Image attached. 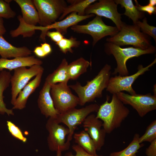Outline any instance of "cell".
Returning <instances> with one entry per match:
<instances>
[{"label":"cell","mask_w":156,"mask_h":156,"mask_svg":"<svg viewBox=\"0 0 156 156\" xmlns=\"http://www.w3.org/2000/svg\"><path fill=\"white\" fill-rule=\"evenodd\" d=\"M105 101L99 106L97 118L103 121L102 127L106 133H110L120 127L130 113L127 107L119 99L116 94H112V99Z\"/></svg>","instance_id":"1"},{"label":"cell","mask_w":156,"mask_h":156,"mask_svg":"<svg viewBox=\"0 0 156 156\" xmlns=\"http://www.w3.org/2000/svg\"><path fill=\"white\" fill-rule=\"evenodd\" d=\"M111 66L106 64L92 79L82 86L79 82L69 86L77 93L79 105H84L86 103L93 101L96 98L102 96L103 90L107 88L111 75Z\"/></svg>","instance_id":"2"},{"label":"cell","mask_w":156,"mask_h":156,"mask_svg":"<svg viewBox=\"0 0 156 156\" xmlns=\"http://www.w3.org/2000/svg\"><path fill=\"white\" fill-rule=\"evenodd\" d=\"M151 39L150 36L141 31L137 25H129L124 23L118 32L107 38L106 41L120 47L131 45L135 48L146 50L153 46Z\"/></svg>","instance_id":"3"},{"label":"cell","mask_w":156,"mask_h":156,"mask_svg":"<svg viewBox=\"0 0 156 156\" xmlns=\"http://www.w3.org/2000/svg\"><path fill=\"white\" fill-rule=\"evenodd\" d=\"M156 47L153 46L148 49L143 50L131 47L122 48L112 43L107 42L104 44V51L108 55H113L116 62L117 66L112 75L118 73L121 76L128 75L129 71L126 65L127 60L130 58L138 57L141 55L154 53Z\"/></svg>","instance_id":"4"},{"label":"cell","mask_w":156,"mask_h":156,"mask_svg":"<svg viewBox=\"0 0 156 156\" xmlns=\"http://www.w3.org/2000/svg\"><path fill=\"white\" fill-rule=\"evenodd\" d=\"M38 13L41 26L45 27L56 21L67 6L64 0H34Z\"/></svg>","instance_id":"5"},{"label":"cell","mask_w":156,"mask_h":156,"mask_svg":"<svg viewBox=\"0 0 156 156\" xmlns=\"http://www.w3.org/2000/svg\"><path fill=\"white\" fill-rule=\"evenodd\" d=\"M70 29L77 33L90 35L93 39V47L103 38L108 36H113L119 31L116 27L106 25L103 21L102 17L98 16L87 24H77L71 27Z\"/></svg>","instance_id":"6"},{"label":"cell","mask_w":156,"mask_h":156,"mask_svg":"<svg viewBox=\"0 0 156 156\" xmlns=\"http://www.w3.org/2000/svg\"><path fill=\"white\" fill-rule=\"evenodd\" d=\"M46 128L49 133L47 142L49 149L56 151V156H61L62 152L68 150L70 146V142L66 141L65 138L69 133V129L51 118L48 120Z\"/></svg>","instance_id":"7"},{"label":"cell","mask_w":156,"mask_h":156,"mask_svg":"<svg viewBox=\"0 0 156 156\" xmlns=\"http://www.w3.org/2000/svg\"><path fill=\"white\" fill-rule=\"evenodd\" d=\"M100 106L95 103L86 106L81 109L74 108L59 114L56 119L59 123L66 125L69 130L67 141L70 142L74 132L77 127L82 123L86 117L93 112H97Z\"/></svg>","instance_id":"8"},{"label":"cell","mask_w":156,"mask_h":156,"mask_svg":"<svg viewBox=\"0 0 156 156\" xmlns=\"http://www.w3.org/2000/svg\"><path fill=\"white\" fill-rule=\"evenodd\" d=\"M68 82L51 85L50 94L54 107L59 114L75 107L79 103L78 96L72 92Z\"/></svg>","instance_id":"9"},{"label":"cell","mask_w":156,"mask_h":156,"mask_svg":"<svg viewBox=\"0 0 156 156\" xmlns=\"http://www.w3.org/2000/svg\"><path fill=\"white\" fill-rule=\"evenodd\" d=\"M116 94L124 104L131 105L141 117L156 109V96L151 93L132 95L120 92Z\"/></svg>","instance_id":"10"},{"label":"cell","mask_w":156,"mask_h":156,"mask_svg":"<svg viewBox=\"0 0 156 156\" xmlns=\"http://www.w3.org/2000/svg\"><path fill=\"white\" fill-rule=\"evenodd\" d=\"M156 62V59L145 67L139 65L138 67V71L134 74L128 76H121L116 75L110 77L106 90L112 94L125 91L130 94L134 95L136 94L132 87V85L135 80L140 75L150 70L149 68Z\"/></svg>","instance_id":"11"},{"label":"cell","mask_w":156,"mask_h":156,"mask_svg":"<svg viewBox=\"0 0 156 156\" xmlns=\"http://www.w3.org/2000/svg\"><path fill=\"white\" fill-rule=\"evenodd\" d=\"M40 65H34L27 68L23 66L14 70V73L10 79L11 86V103L13 105L19 93L33 77L44 71Z\"/></svg>","instance_id":"12"},{"label":"cell","mask_w":156,"mask_h":156,"mask_svg":"<svg viewBox=\"0 0 156 156\" xmlns=\"http://www.w3.org/2000/svg\"><path fill=\"white\" fill-rule=\"evenodd\" d=\"M95 15L91 14L83 16L78 15L76 13L73 12L70 14L64 19L59 21H56L53 24L46 26H36L27 25V30L30 33L35 32L36 30H40L41 31L40 38L44 42H46V34L49 30L55 29L56 31L61 33L63 35L67 33V29L77 24L80 22L94 16Z\"/></svg>","instance_id":"13"},{"label":"cell","mask_w":156,"mask_h":156,"mask_svg":"<svg viewBox=\"0 0 156 156\" xmlns=\"http://www.w3.org/2000/svg\"><path fill=\"white\" fill-rule=\"evenodd\" d=\"M85 13L86 15L93 14L111 19L119 31L124 23L121 21V14L118 11L117 5L113 0H99L90 5Z\"/></svg>","instance_id":"14"},{"label":"cell","mask_w":156,"mask_h":156,"mask_svg":"<svg viewBox=\"0 0 156 156\" xmlns=\"http://www.w3.org/2000/svg\"><path fill=\"white\" fill-rule=\"evenodd\" d=\"M85 131L94 141L96 151L100 150L105 142L106 133L102 127L103 122L94 114L89 115L83 122Z\"/></svg>","instance_id":"15"},{"label":"cell","mask_w":156,"mask_h":156,"mask_svg":"<svg viewBox=\"0 0 156 156\" xmlns=\"http://www.w3.org/2000/svg\"><path fill=\"white\" fill-rule=\"evenodd\" d=\"M51 86L45 82L40 92L37 100L38 107L41 113L46 118L56 119L59 114L55 109L50 94Z\"/></svg>","instance_id":"16"},{"label":"cell","mask_w":156,"mask_h":156,"mask_svg":"<svg viewBox=\"0 0 156 156\" xmlns=\"http://www.w3.org/2000/svg\"><path fill=\"white\" fill-rule=\"evenodd\" d=\"M43 72L39 73L20 92L13 105V110H22L26 107L29 97L40 85Z\"/></svg>","instance_id":"17"},{"label":"cell","mask_w":156,"mask_h":156,"mask_svg":"<svg viewBox=\"0 0 156 156\" xmlns=\"http://www.w3.org/2000/svg\"><path fill=\"white\" fill-rule=\"evenodd\" d=\"M42 61L34 56L19 57L12 59L0 58V72L4 69L11 71L21 67H31L34 65H41Z\"/></svg>","instance_id":"18"},{"label":"cell","mask_w":156,"mask_h":156,"mask_svg":"<svg viewBox=\"0 0 156 156\" xmlns=\"http://www.w3.org/2000/svg\"><path fill=\"white\" fill-rule=\"evenodd\" d=\"M32 51L27 47H16L7 42L0 35V55L4 58L25 57L29 56Z\"/></svg>","instance_id":"19"},{"label":"cell","mask_w":156,"mask_h":156,"mask_svg":"<svg viewBox=\"0 0 156 156\" xmlns=\"http://www.w3.org/2000/svg\"><path fill=\"white\" fill-rule=\"evenodd\" d=\"M20 7L24 22L29 25L36 26L39 23V18L38 11L33 0H15Z\"/></svg>","instance_id":"20"},{"label":"cell","mask_w":156,"mask_h":156,"mask_svg":"<svg viewBox=\"0 0 156 156\" xmlns=\"http://www.w3.org/2000/svg\"><path fill=\"white\" fill-rule=\"evenodd\" d=\"M68 63L64 58L57 68L45 79V82L50 85L64 82H68L70 79L68 71Z\"/></svg>","instance_id":"21"},{"label":"cell","mask_w":156,"mask_h":156,"mask_svg":"<svg viewBox=\"0 0 156 156\" xmlns=\"http://www.w3.org/2000/svg\"><path fill=\"white\" fill-rule=\"evenodd\" d=\"M12 75L10 71L3 70L0 72V115L7 114L8 116L14 115L13 110L8 109L4 101V91L10 83Z\"/></svg>","instance_id":"22"},{"label":"cell","mask_w":156,"mask_h":156,"mask_svg":"<svg viewBox=\"0 0 156 156\" xmlns=\"http://www.w3.org/2000/svg\"><path fill=\"white\" fill-rule=\"evenodd\" d=\"M67 2L70 4L64 9L63 12L59 19L62 20L68 14L73 12L76 13L78 15L83 16L86 15L85 11L86 8L90 4L96 1V0H70Z\"/></svg>","instance_id":"23"},{"label":"cell","mask_w":156,"mask_h":156,"mask_svg":"<svg viewBox=\"0 0 156 156\" xmlns=\"http://www.w3.org/2000/svg\"><path fill=\"white\" fill-rule=\"evenodd\" d=\"M73 138L75 142L86 152L92 155H96V149L95 144L88 133L82 130L75 133Z\"/></svg>","instance_id":"24"},{"label":"cell","mask_w":156,"mask_h":156,"mask_svg":"<svg viewBox=\"0 0 156 156\" xmlns=\"http://www.w3.org/2000/svg\"><path fill=\"white\" fill-rule=\"evenodd\" d=\"M91 63L82 57L74 60L68 65V71L70 79L75 80L87 71Z\"/></svg>","instance_id":"25"},{"label":"cell","mask_w":156,"mask_h":156,"mask_svg":"<svg viewBox=\"0 0 156 156\" xmlns=\"http://www.w3.org/2000/svg\"><path fill=\"white\" fill-rule=\"evenodd\" d=\"M115 3L120 4L122 8H124L125 12L123 14L133 21V24L135 25L139 21L144 18V12L139 11L133 4L132 0H115Z\"/></svg>","instance_id":"26"},{"label":"cell","mask_w":156,"mask_h":156,"mask_svg":"<svg viewBox=\"0 0 156 156\" xmlns=\"http://www.w3.org/2000/svg\"><path fill=\"white\" fill-rule=\"evenodd\" d=\"M140 137L139 134H135L132 140L127 146L120 151L111 153L110 156H136L138 150L143 146L139 142Z\"/></svg>","instance_id":"27"},{"label":"cell","mask_w":156,"mask_h":156,"mask_svg":"<svg viewBox=\"0 0 156 156\" xmlns=\"http://www.w3.org/2000/svg\"><path fill=\"white\" fill-rule=\"evenodd\" d=\"M60 50L64 53L68 52L72 53V48L78 47L80 44V42L74 37L70 38H63L59 42L56 43Z\"/></svg>","instance_id":"28"},{"label":"cell","mask_w":156,"mask_h":156,"mask_svg":"<svg viewBox=\"0 0 156 156\" xmlns=\"http://www.w3.org/2000/svg\"><path fill=\"white\" fill-rule=\"evenodd\" d=\"M156 139V120L152 121L147 127L144 134L139 138L140 144L145 142L150 143Z\"/></svg>","instance_id":"29"},{"label":"cell","mask_w":156,"mask_h":156,"mask_svg":"<svg viewBox=\"0 0 156 156\" xmlns=\"http://www.w3.org/2000/svg\"><path fill=\"white\" fill-rule=\"evenodd\" d=\"M138 26L142 32L152 37L156 42V27L149 25L146 17H144L142 22L139 21L135 24Z\"/></svg>","instance_id":"30"},{"label":"cell","mask_w":156,"mask_h":156,"mask_svg":"<svg viewBox=\"0 0 156 156\" xmlns=\"http://www.w3.org/2000/svg\"><path fill=\"white\" fill-rule=\"evenodd\" d=\"M16 12L11 8L10 4L5 0H0V18L9 19L14 18Z\"/></svg>","instance_id":"31"},{"label":"cell","mask_w":156,"mask_h":156,"mask_svg":"<svg viewBox=\"0 0 156 156\" xmlns=\"http://www.w3.org/2000/svg\"><path fill=\"white\" fill-rule=\"evenodd\" d=\"M8 130L10 134L15 138L25 142L27 138L23 135L20 129L11 121L8 120L6 122Z\"/></svg>","instance_id":"32"},{"label":"cell","mask_w":156,"mask_h":156,"mask_svg":"<svg viewBox=\"0 0 156 156\" xmlns=\"http://www.w3.org/2000/svg\"><path fill=\"white\" fill-rule=\"evenodd\" d=\"M72 148L75 152V154L73 155L71 152L66 153L65 156H103L102 155H91L86 152L78 144H74L72 146Z\"/></svg>","instance_id":"33"},{"label":"cell","mask_w":156,"mask_h":156,"mask_svg":"<svg viewBox=\"0 0 156 156\" xmlns=\"http://www.w3.org/2000/svg\"><path fill=\"white\" fill-rule=\"evenodd\" d=\"M135 3V7L139 11L142 12H147L149 15L155 14L156 13V7L151 6L148 4L145 5H140L136 0H134Z\"/></svg>","instance_id":"34"},{"label":"cell","mask_w":156,"mask_h":156,"mask_svg":"<svg viewBox=\"0 0 156 156\" xmlns=\"http://www.w3.org/2000/svg\"><path fill=\"white\" fill-rule=\"evenodd\" d=\"M46 36L49 37L52 41L56 43L64 38L63 35L61 33L56 31H48L46 34Z\"/></svg>","instance_id":"35"},{"label":"cell","mask_w":156,"mask_h":156,"mask_svg":"<svg viewBox=\"0 0 156 156\" xmlns=\"http://www.w3.org/2000/svg\"><path fill=\"white\" fill-rule=\"evenodd\" d=\"M150 143L146 149V154L147 156H156V139Z\"/></svg>","instance_id":"36"},{"label":"cell","mask_w":156,"mask_h":156,"mask_svg":"<svg viewBox=\"0 0 156 156\" xmlns=\"http://www.w3.org/2000/svg\"><path fill=\"white\" fill-rule=\"evenodd\" d=\"M34 52L39 57H43L47 56L41 46L36 47L34 50Z\"/></svg>","instance_id":"37"},{"label":"cell","mask_w":156,"mask_h":156,"mask_svg":"<svg viewBox=\"0 0 156 156\" xmlns=\"http://www.w3.org/2000/svg\"><path fill=\"white\" fill-rule=\"evenodd\" d=\"M41 47L42 48L46 55L50 54L52 51V49L51 45L46 42L41 44Z\"/></svg>","instance_id":"38"},{"label":"cell","mask_w":156,"mask_h":156,"mask_svg":"<svg viewBox=\"0 0 156 156\" xmlns=\"http://www.w3.org/2000/svg\"><path fill=\"white\" fill-rule=\"evenodd\" d=\"M6 30L4 25L3 18H0V35H3L6 32Z\"/></svg>","instance_id":"39"},{"label":"cell","mask_w":156,"mask_h":156,"mask_svg":"<svg viewBox=\"0 0 156 156\" xmlns=\"http://www.w3.org/2000/svg\"><path fill=\"white\" fill-rule=\"evenodd\" d=\"M148 5L153 6H155L156 4V0H149Z\"/></svg>","instance_id":"40"}]
</instances>
